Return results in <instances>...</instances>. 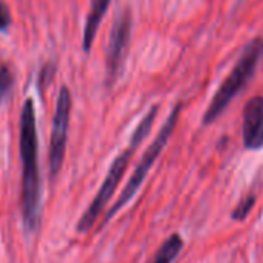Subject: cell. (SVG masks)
<instances>
[{
  "instance_id": "cell-1",
  "label": "cell",
  "mask_w": 263,
  "mask_h": 263,
  "mask_svg": "<svg viewBox=\"0 0 263 263\" xmlns=\"http://www.w3.org/2000/svg\"><path fill=\"white\" fill-rule=\"evenodd\" d=\"M21 160H22V214L28 231L39 221L41 209V177L36 110L33 99H27L21 115Z\"/></svg>"
},
{
  "instance_id": "cell-2",
  "label": "cell",
  "mask_w": 263,
  "mask_h": 263,
  "mask_svg": "<svg viewBox=\"0 0 263 263\" xmlns=\"http://www.w3.org/2000/svg\"><path fill=\"white\" fill-rule=\"evenodd\" d=\"M157 111H158V107L154 105L147 111V115L141 119L138 127L135 128L134 135H132V138H130L128 146L113 160V163H111V166H110V169H108V172H107V175H105V178H104L98 194L95 195L91 204L87 208V211L82 214L81 220L78 221V226H76L78 232L82 234V232H87L88 229H91V226L96 223L98 217L102 214L104 208L107 206V203L113 197L116 187L119 186V183H121V180L124 177V172L128 167V163H130L132 157H134L135 151L140 147L143 140L149 135V132L152 128V124H154V121L157 118Z\"/></svg>"
},
{
  "instance_id": "cell-3",
  "label": "cell",
  "mask_w": 263,
  "mask_h": 263,
  "mask_svg": "<svg viewBox=\"0 0 263 263\" xmlns=\"http://www.w3.org/2000/svg\"><path fill=\"white\" fill-rule=\"evenodd\" d=\"M261 58H263V37H254L245 45L231 73L224 78V81L220 84L215 95L212 96L201 119L203 125L214 124L224 113L229 104L251 82Z\"/></svg>"
},
{
  "instance_id": "cell-4",
  "label": "cell",
  "mask_w": 263,
  "mask_h": 263,
  "mask_svg": "<svg viewBox=\"0 0 263 263\" xmlns=\"http://www.w3.org/2000/svg\"><path fill=\"white\" fill-rule=\"evenodd\" d=\"M181 108H183V104H181V102H178V104L172 108L169 118L166 119L164 125H163L161 130L158 132L157 138H155V140L152 141V144L147 147V151L144 152V155H143L141 160L138 161V166L135 167L134 174H132V177H130L128 181L125 183L124 191L121 192V195L118 197V200L113 203V206L110 208L108 214L105 215L104 223H108V220H110L122 206H125L132 198H134V195L140 191V187H141L143 181L146 180L149 171L152 169V166L155 164V161H157L158 157L161 155L163 149H164L166 144L169 143V140H171V137H172V134H174V130H175V127H177V122H178Z\"/></svg>"
},
{
  "instance_id": "cell-5",
  "label": "cell",
  "mask_w": 263,
  "mask_h": 263,
  "mask_svg": "<svg viewBox=\"0 0 263 263\" xmlns=\"http://www.w3.org/2000/svg\"><path fill=\"white\" fill-rule=\"evenodd\" d=\"M70 113H71V93L67 87H62L58 96L56 110L51 125V140H50V175L54 178L65 158L67 138L70 128Z\"/></svg>"
},
{
  "instance_id": "cell-6",
  "label": "cell",
  "mask_w": 263,
  "mask_h": 263,
  "mask_svg": "<svg viewBox=\"0 0 263 263\" xmlns=\"http://www.w3.org/2000/svg\"><path fill=\"white\" fill-rule=\"evenodd\" d=\"M130 27H132V17L130 11L124 10L115 21L110 39H108V47H107V73H108V81L115 82L124 58L127 54V47H128V39H130Z\"/></svg>"
},
{
  "instance_id": "cell-7",
  "label": "cell",
  "mask_w": 263,
  "mask_h": 263,
  "mask_svg": "<svg viewBox=\"0 0 263 263\" xmlns=\"http://www.w3.org/2000/svg\"><path fill=\"white\" fill-rule=\"evenodd\" d=\"M241 140L246 151L263 149V96L249 98L241 113Z\"/></svg>"
},
{
  "instance_id": "cell-8",
  "label": "cell",
  "mask_w": 263,
  "mask_h": 263,
  "mask_svg": "<svg viewBox=\"0 0 263 263\" xmlns=\"http://www.w3.org/2000/svg\"><path fill=\"white\" fill-rule=\"evenodd\" d=\"M110 2L111 0H91L90 13L87 16V24H85V30H84V51L85 53H88L91 48V44L98 33V27H99L101 19L104 17Z\"/></svg>"
},
{
  "instance_id": "cell-9",
  "label": "cell",
  "mask_w": 263,
  "mask_h": 263,
  "mask_svg": "<svg viewBox=\"0 0 263 263\" xmlns=\"http://www.w3.org/2000/svg\"><path fill=\"white\" fill-rule=\"evenodd\" d=\"M184 241L180 234H172L158 249L154 263H172L181 252Z\"/></svg>"
},
{
  "instance_id": "cell-10",
  "label": "cell",
  "mask_w": 263,
  "mask_h": 263,
  "mask_svg": "<svg viewBox=\"0 0 263 263\" xmlns=\"http://www.w3.org/2000/svg\"><path fill=\"white\" fill-rule=\"evenodd\" d=\"M255 203H257V195H255V194L251 192V194L245 195V197L237 203V206L232 209L231 218H232L234 221H237V223L245 221V220L249 217V214L252 212V208L255 206Z\"/></svg>"
},
{
  "instance_id": "cell-11",
  "label": "cell",
  "mask_w": 263,
  "mask_h": 263,
  "mask_svg": "<svg viewBox=\"0 0 263 263\" xmlns=\"http://www.w3.org/2000/svg\"><path fill=\"white\" fill-rule=\"evenodd\" d=\"M14 84V78L11 70L7 65H0V102H2L8 93L11 91Z\"/></svg>"
},
{
  "instance_id": "cell-12",
  "label": "cell",
  "mask_w": 263,
  "mask_h": 263,
  "mask_svg": "<svg viewBox=\"0 0 263 263\" xmlns=\"http://www.w3.org/2000/svg\"><path fill=\"white\" fill-rule=\"evenodd\" d=\"M11 24V14L4 2H0V31H4Z\"/></svg>"
},
{
  "instance_id": "cell-13",
  "label": "cell",
  "mask_w": 263,
  "mask_h": 263,
  "mask_svg": "<svg viewBox=\"0 0 263 263\" xmlns=\"http://www.w3.org/2000/svg\"><path fill=\"white\" fill-rule=\"evenodd\" d=\"M50 76L53 78V71H50V65H47V67H44V70L41 73V79H39L42 88H45V81H50Z\"/></svg>"
}]
</instances>
